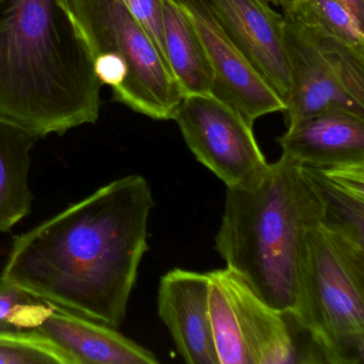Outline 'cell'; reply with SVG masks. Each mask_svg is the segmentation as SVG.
Returning a JSON list of instances; mask_svg holds the SVG:
<instances>
[{"instance_id":"obj_1","label":"cell","mask_w":364,"mask_h":364,"mask_svg":"<svg viewBox=\"0 0 364 364\" xmlns=\"http://www.w3.org/2000/svg\"><path fill=\"white\" fill-rule=\"evenodd\" d=\"M153 208L141 176L110 182L14 236L0 281L119 329L149 249Z\"/></svg>"},{"instance_id":"obj_2","label":"cell","mask_w":364,"mask_h":364,"mask_svg":"<svg viewBox=\"0 0 364 364\" xmlns=\"http://www.w3.org/2000/svg\"><path fill=\"white\" fill-rule=\"evenodd\" d=\"M102 87L57 0H0V118L65 135L97 123Z\"/></svg>"},{"instance_id":"obj_3","label":"cell","mask_w":364,"mask_h":364,"mask_svg":"<svg viewBox=\"0 0 364 364\" xmlns=\"http://www.w3.org/2000/svg\"><path fill=\"white\" fill-rule=\"evenodd\" d=\"M318 223L321 204L299 164L281 155L253 186L227 187L215 248L266 304L293 315L304 240Z\"/></svg>"},{"instance_id":"obj_4","label":"cell","mask_w":364,"mask_h":364,"mask_svg":"<svg viewBox=\"0 0 364 364\" xmlns=\"http://www.w3.org/2000/svg\"><path fill=\"white\" fill-rule=\"evenodd\" d=\"M114 102L153 120H172L184 95L159 48L121 0H57Z\"/></svg>"},{"instance_id":"obj_5","label":"cell","mask_w":364,"mask_h":364,"mask_svg":"<svg viewBox=\"0 0 364 364\" xmlns=\"http://www.w3.org/2000/svg\"><path fill=\"white\" fill-rule=\"evenodd\" d=\"M331 364L364 362V248L318 223L304 240L295 312Z\"/></svg>"},{"instance_id":"obj_6","label":"cell","mask_w":364,"mask_h":364,"mask_svg":"<svg viewBox=\"0 0 364 364\" xmlns=\"http://www.w3.org/2000/svg\"><path fill=\"white\" fill-rule=\"evenodd\" d=\"M172 120L196 159L230 188L257 184L270 164L262 153L252 125L213 95H186Z\"/></svg>"},{"instance_id":"obj_7","label":"cell","mask_w":364,"mask_h":364,"mask_svg":"<svg viewBox=\"0 0 364 364\" xmlns=\"http://www.w3.org/2000/svg\"><path fill=\"white\" fill-rule=\"evenodd\" d=\"M191 18L213 72L210 95L235 109L249 124L284 112L282 100L253 69L215 16L208 0H176Z\"/></svg>"},{"instance_id":"obj_8","label":"cell","mask_w":364,"mask_h":364,"mask_svg":"<svg viewBox=\"0 0 364 364\" xmlns=\"http://www.w3.org/2000/svg\"><path fill=\"white\" fill-rule=\"evenodd\" d=\"M225 33L284 105L291 93L285 18L269 0H208Z\"/></svg>"},{"instance_id":"obj_9","label":"cell","mask_w":364,"mask_h":364,"mask_svg":"<svg viewBox=\"0 0 364 364\" xmlns=\"http://www.w3.org/2000/svg\"><path fill=\"white\" fill-rule=\"evenodd\" d=\"M284 41L291 76V93L283 112L287 129L328 110L364 117V105L349 95L299 25L287 18Z\"/></svg>"},{"instance_id":"obj_10","label":"cell","mask_w":364,"mask_h":364,"mask_svg":"<svg viewBox=\"0 0 364 364\" xmlns=\"http://www.w3.org/2000/svg\"><path fill=\"white\" fill-rule=\"evenodd\" d=\"M208 272L174 268L159 281L157 310L181 357L189 364H219L210 328Z\"/></svg>"},{"instance_id":"obj_11","label":"cell","mask_w":364,"mask_h":364,"mask_svg":"<svg viewBox=\"0 0 364 364\" xmlns=\"http://www.w3.org/2000/svg\"><path fill=\"white\" fill-rule=\"evenodd\" d=\"M29 331L63 349L74 364H157L155 353L116 328L46 302Z\"/></svg>"},{"instance_id":"obj_12","label":"cell","mask_w":364,"mask_h":364,"mask_svg":"<svg viewBox=\"0 0 364 364\" xmlns=\"http://www.w3.org/2000/svg\"><path fill=\"white\" fill-rule=\"evenodd\" d=\"M277 141L282 155L300 166L359 163L364 161V117L328 110L289 127Z\"/></svg>"},{"instance_id":"obj_13","label":"cell","mask_w":364,"mask_h":364,"mask_svg":"<svg viewBox=\"0 0 364 364\" xmlns=\"http://www.w3.org/2000/svg\"><path fill=\"white\" fill-rule=\"evenodd\" d=\"M251 364L299 363L293 321L266 304L231 268H223Z\"/></svg>"},{"instance_id":"obj_14","label":"cell","mask_w":364,"mask_h":364,"mask_svg":"<svg viewBox=\"0 0 364 364\" xmlns=\"http://www.w3.org/2000/svg\"><path fill=\"white\" fill-rule=\"evenodd\" d=\"M300 169L321 204V225L364 248V161Z\"/></svg>"},{"instance_id":"obj_15","label":"cell","mask_w":364,"mask_h":364,"mask_svg":"<svg viewBox=\"0 0 364 364\" xmlns=\"http://www.w3.org/2000/svg\"><path fill=\"white\" fill-rule=\"evenodd\" d=\"M39 139L28 129L0 118V233L9 232L31 213V151Z\"/></svg>"},{"instance_id":"obj_16","label":"cell","mask_w":364,"mask_h":364,"mask_svg":"<svg viewBox=\"0 0 364 364\" xmlns=\"http://www.w3.org/2000/svg\"><path fill=\"white\" fill-rule=\"evenodd\" d=\"M163 22L168 65L183 95H210V63L193 22L176 0H163Z\"/></svg>"},{"instance_id":"obj_17","label":"cell","mask_w":364,"mask_h":364,"mask_svg":"<svg viewBox=\"0 0 364 364\" xmlns=\"http://www.w3.org/2000/svg\"><path fill=\"white\" fill-rule=\"evenodd\" d=\"M210 328L219 364H251L223 268L208 272Z\"/></svg>"},{"instance_id":"obj_18","label":"cell","mask_w":364,"mask_h":364,"mask_svg":"<svg viewBox=\"0 0 364 364\" xmlns=\"http://www.w3.org/2000/svg\"><path fill=\"white\" fill-rule=\"evenodd\" d=\"M287 20H295L364 55V24L338 0H302Z\"/></svg>"},{"instance_id":"obj_19","label":"cell","mask_w":364,"mask_h":364,"mask_svg":"<svg viewBox=\"0 0 364 364\" xmlns=\"http://www.w3.org/2000/svg\"><path fill=\"white\" fill-rule=\"evenodd\" d=\"M328 61L347 92L364 105V55L338 39L295 20Z\"/></svg>"},{"instance_id":"obj_20","label":"cell","mask_w":364,"mask_h":364,"mask_svg":"<svg viewBox=\"0 0 364 364\" xmlns=\"http://www.w3.org/2000/svg\"><path fill=\"white\" fill-rule=\"evenodd\" d=\"M0 364H74L48 338L33 331L0 334Z\"/></svg>"},{"instance_id":"obj_21","label":"cell","mask_w":364,"mask_h":364,"mask_svg":"<svg viewBox=\"0 0 364 364\" xmlns=\"http://www.w3.org/2000/svg\"><path fill=\"white\" fill-rule=\"evenodd\" d=\"M46 302L18 285L0 281V334L29 331Z\"/></svg>"},{"instance_id":"obj_22","label":"cell","mask_w":364,"mask_h":364,"mask_svg":"<svg viewBox=\"0 0 364 364\" xmlns=\"http://www.w3.org/2000/svg\"><path fill=\"white\" fill-rule=\"evenodd\" d=\"M132 16L150 36L163 58L166 57L164 41L163 0H121ZM168 65V63H167Z\"/></svg>"},{"instance_id":"obj_23","label":"cell","mask_w":364,"mask_h":364,"mask_svg":"<svg viewBox=\"0 0 364 364\" xmlns=\"http://www.w3.org/2000/svg\"><path fill=\"white\" fill-rule=\"evenodd\" d=\"M269 1L282 10L284 18H289L296 11L298 6L302 3V0H269Z\"/></svg>"},{"instance_id":"obj_24","label":"cell","mask_w":364,"mask_h":364,"mask_svg":"<svg viewBox=\"0 0 364 364\" xmlns=\"http://www.w3.org/2000/svg\"><path fill=\"white\" fill-rule=\"evenodd\" d=\"M346 6L360 22L364 24V0H338Z\"/></svg>"}]
</instances>
